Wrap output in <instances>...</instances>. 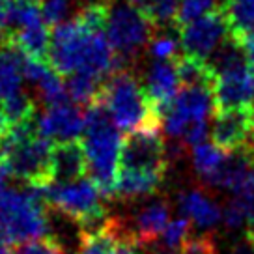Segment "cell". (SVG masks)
<instances>
[{
  "label": "cell",
  "mask_w": 254,
  "mask_h": 254,
  "mask_svg": "<svg viewBox=\"0 0 254 254\" xmlns=\"http://www.w3.org/2000/svg\"><path fill=\"white\" fill-rule=\"evenodd\" d=\"M247 241L254 245V219L247 224Z\"/></svg>",
  "instance_id": "40"
},
{
  "label": "cell",
  "mask_w": 254,
  "mask_h": 254,
  "mask_svg": "<svg viewBox=\"0 0 254 254\" xmlns=\"http://www.w3.org/2000/svg\"><path fill=\"white\" fill-rule=\"evenodd\" d=\"M217 9L215 0H182L178 6V13L174 19V26H183L187 23H192L200 17L207 15L209 11Z\"/></svg>",
  "instance_id": "25"
},
{
  "label": "cell",
  "mask_w": 254,
  "mask_h": 254,
  "mask_svg": "<svg viewBox=\"0 0 254 254\" xmlns=\"http://www.w3.org/2000/svg\"><path fill=\"white\" fill-rule=\"evenodd\" d=\"M213 107V88L183 86L163 112L161 126L168 136L182 138L187 146L194 148L206 142L207 116Z\"/></svg>",
  "instance_id": "7"
},
{
  "label": "cell",
  "mask_w": 254,
  "mask_h": 254,
  "mask_svg": "<svg viewBox=\"0 0 254 254\" xmlns=\"http://www.w3.org/2000/svg\"><path fill=\"white\" fill-rule=\"evenodd\" d=\"M36 126L41 135L53 142H71L84 133L86 112L80 111V105L64 101L47 107L36 118Z\"/></svg>",
  "instance_id": "12"
},
{
  "label": "cell",
  "mask_w": 254,
  "mask_h": 254,
  "mask_svg": "<svg viewBox=\"0 0 254 254\" xmlns=\"http://www.w3.org/2000/svg\"><path fill=\"white\" fill-rule=\"evenodd\" d=\"M11 41L23 51L24 56L36 60H49L51 51V32L45 23L30 28H21L9 34Z\"/></svg>",
  "instance_id": "21"
},
{
  "label": "cell",
  "mask_w": 254,
  "mask_h": 254,
  "mask_svg": "<svg viewBox=\"0 0 254 254\" xmlns=\"http://www.w3.org/2000/svg\"><path fill=\"white\" fill-rule=\"evenodd\" d=\"M97 105H103L114 126L122 131H138L161 127V116L151 107L144 86L127 69L114 73L105 82L103 94Z\"/></svg>",
  "instance_id": "5"
},
{
  "label": "cell",
  "mask_w": 254,
  "mask_h": 254,
  "mask_svg": "<svg viewBox=\"0 0 254 254\" xmlns=\"http://www.w3.org/2000/svg\"><path fill=\"white\" fill-rule=\"evenodd\" d=\"M9 129V122L6 120V116H4V112H2V109H0V138L4 136V133Z\"/></svg>",
  "instance_id": "38"
},
{
  "label": "cell",
  "mask_w": 254,
  "mask_h": 254,
  "mask_svg": "<svg viewBox=\"0 0 254 254\" xmlns=\"http://www.w3.org/2000/svg\"><path fill=\"white\" fill-rule=\"evenodd\" d=\"M155 24L144 13L140 8H136L129 2H118L112 4L107 21V38L111 41L116 55L122 56L127 62V58L135 56L140 49L153 40Z\"/></svg>",
  "instance_id": "8"
},
{
  "label": "cell",
  "mask_w": 254,
  "mask_h": 254,
  "mask_svg": "<svg viewBox=\"0 0 254 254\" xmlns=\"http://www.w3.org/2000/svg\"><path fill=\"white\" fill-rule=\"evenodd\" d=\"M151 254H180V251H176V249H168V247L159 245V247H155V249L151 251Z\"/></svg>",
  "instance_id": "39"
},
{
  "label": "cell",
  "mask_w": 254,
  "mask_h": 254,
  "mask_svg": "<svg viewBox=\"0 0 254 254\" xmlns=\"http://www.w3.org/2000/svg\"><path fill=\"white\" fill-rule=\"evenodd\" d=\"M11 254H62V247L55 238H41L34 241H26L13 249Z\"/></svg>",
  "instance_id": "30"
},
{
  "label": "cell",
  "mask_w": 254,
  "mask_h": 254,
  "mask_svg": "<svg viewBox=\"0 0 254 254\" xmlns=\"http://www.w3.org/2000/svg\"><path fill=\"white\" fill-rule=\"evenodd\" d=\"M228 254H254V245L253 243H239V245H236L234 249H232Z\"/></svg>",
  "instance_id": "35"
},
{
  "label": "cell",
  "mask_w": 254,
  "mask_h": 254,
  "mask_svg": "<svg viewBox=\"0 0 254 254\" xmlns=\"http://www.w3.org/2000/svg\"><path fill=\"white\" fill-rule=\"evenodd\" d=\"M213 99L217 112L254 109V67L241 62L217 73Z\"/></svg>",
  "instance_id": "11"
},
{
  "label": "cell",
  "mask_w": 254,
  "mask_h": 254,
  "mask_svg": "<svg viewBox=\"0 0 254 254\" xmlns=\"http://www.w3.org/2000/svg\"><path fill=\"white\" fill-rule=\"evenodd\" d=\"M254 131V109L221 111L211 127L213 144L224 151H238L249 146Z\"/></svg>",
  "instance_id": "13"
},
{
  "label": "cell",
  "mask_w": 254,
  "mask_h": 254,
  "mask_svg": "<svg viewBox=\"0 0 254 254\" xmlns=\"http://www.w3.org/2000/svg\"><path fill=\"white\" fill-rule=\"evenodd\" d=\"M183 86H209L215 84V71L206 58L182 55L174 60Z\"/></svg>",
  "instance_id": "22"
},
{
  "label": "cell",
  "mask_w": 254,
  "mask_h": 254,
  "mask_svg": "<svg viewBox=\"0 0 254 254\" xmlns=\"http://www.w3.org/2000/svg\"><path fill=\"white\" fill-rule=\"evenodd\" d=\"M127 2H129V4H133V6H136V8H140L142 11H146V9L150 8L155 0H127Z\"/></svg>",
  "instance_id": "36"
},
{
  "label": "cell",
  "mask_w": 254,
  "mask_h": 254,
  "mask_svg": "<svg viewBox=\"0 0 254 254\" xmlns=\"http://www.w3.org/2000/svg\"><path fill=\"white\" fill-rule=\"evenodd\" d=\"M176 30H178L180 47L185 51V55L200 56L206 60L230 36L228 23L222 15L221 8L209 11L207 15L200 17L192 23L178 26Z\"/></svg>",
  "instance_id": "10"
},
{
  "label": "cell",
  "mask_w": 254,
  "mask_h": 254,
  "mask_svg": "<svg viewBox=\"0 0 254 254\" xmlns=\"http://www.w3.org/2000/svg\"><path fill=\"white\" fill-rule=\"evenodd\" d=\"M182 213L200 230L215 228L222 221V209L211 196L204 194L198 189L183 190L180 194Z\"/></svg>",
  "instance_id": "18"
},
{
  "label": "cell",
  "mask_w": 254,
  "mask_h": 254,
  "mask_svg": "<svg viewBox=\"0 0 254 254\" xmlns=\"http://www.w3.org/2000/svg\"><path fill=\"white\" fill-rule=\"evenodd\" d=\"M41 192L47 204L79 224L80 238L101 232L111 222L103 204V192L90 176L73 182L51 183L41 187Z\"/></svg>",
  "instance_id": "4"
},
{
  "label": "cell",
  "mask_w": 254,
  "mask_h": 254,
  "mask_svg": "<svg viewBox=\"0 0 254 254\" xmlns=\"http://www.w3.org/2000/svg\"><path fill=\"white\" fill-rule=\"evenodd\" d=\"M174 60H165V62L155 60L146 73L144 90H146V95L150 99L151 107L157 111L161 118H163L165 109L172 103V99L178 95L180 86H182L180 73H178Z\"/></svg>",
  "instance_id": "14"
},
{
  "label": "cell",
  "mask_w": 254,
  "mask_h": 254,
  "mask_svg": "<svg viewBox=\"0 0 254 254\" xmlns=\"http://www.w3.org/2000/svg\"><path fill=\"white\" fill-rule=\"evenodd\" d=\"M55 142L38 131L36 118L9 126L0 138V161L6 163L13 178L32 187L53 183Z\"/></svg>",
  "instance_id": "2"
},
{
  "label": "cell",
  "mask_w": 254,
  "mask_h": 254,
  "mask_svg": "<svg viewBox=\"0 0 254 254\" xmlns=\"http://www.w3.org/2000/svg\"><path fill=\"white\" fill-rule=\"evenodd\" d=\"M236 196L245 202V206L251 209L253 219H254V163H253V167H251V170H249V174H247L243 185H241L239 190L236 192Z\"/></svg>",
  "instance_id": "32"
},
{
  "label": "cell",
  "mask_w": 254,
  "mask_h": 254,
  "mask_svg": "<svg viewBox=\"0 0 254 254\" xmlns=\"http://www.w3.org/2000/svg\"><path fill=\"white\" fill-rule=\"evenodd\" d=\"M228 155L230 151L221 150L213 142H202L192 148V167L209 183L226 163Z\"/></svg>",
  "instance_id": "23"
},
{
  "label": "cell",
  "mask_w": 254,
  "mask_h": 254,
  "mask_svg": "<svg viewBox=\"0 0 254 254\" xmlns=\"http://www.w3.org/2000/svg\"><path fill=\"white\" fill-rule=\"evenodd\" d=\"M88 161L79 140L55 144L53 153V183L73 182L86 178Z\"/></svg>",
  "instance_id": "16"
},
{
  "label": "cell",
  "mask_w": 254,
  "mask_h": 254,
  "mask_svg": "<svg viewBox=\"0 0 254 254\" xmlns=\"http://www.w3.org/2000/svg\"><path fill=\"white\" fill-rule=\"evenodd\" d=\"M163 180H165V174L120 168L116 182H114V196L124 200L150 196L153 192H157Z\"/></svg>",
  "instance_id": "19"
},
{
  "label": "cell",
  "mask_w": 254,
  "mask_h": 254,
  "mask_svg": "<svg viewBox=\"0 0 254 254\" xmlns=\"http://www.w3.org/2000/svg\"><path fill=\"white\" fill-rule=\"evenodd\" d=\"M114 254H140V245L136 243L135 239H126V241L116 249Z\"/></svg>",
  "instance_id": "34"
},
{
  "label": "cell",
  "mask_w": 254,
  "mask_h": 254,
  "mask_svg": "<svg viewBox=\"0 0 254 254\" xmlns=\"http://www.w3.org/2000/svg\"><path fill=\"white\" fill-rule=\"evenodd\" d=\"M190 226H192V224H190V221L187 217L170 221L168 226L165 228V232H163V236H161V245L180 251V249L185 245V241L189 239Z\"/></svg>",
  "instance_id": "27"
},
{
  "label": "cell",
  "mask_w": 254,
  "mask_h": 254,
  "mask_svg": "<svg viewBox=\"0 0 254 254\" xmlns=\"http://www.w3.org/2000/svg\"><path fill=\"white\" fill-rule=\"evenodd\" d=\"M47 62L62 77L86 73L103 80H109L126 65L105 32L92 30L77 19L53 28Z\"/></svg>",
  "instance_id": "1"
},
{
  "label": "cell",
  "mask_w": 254,
  "mask_h": 254,
  "mask_svg": "<svg viewBox=\"0 0 254 254\" xmlns=\"http://www.w3.org/2000/svg\"><path fill=\"white\" fill-rule=\"evenodd\" d=\"M241 43V47H243V53H245V58H247V64L254 67V34L251 36H247L243 40L239 41Z\"/></svg>",
  "instance_id": "33"
},
{
  "label": "cell",
  "mask_w": 254,
  "mask_h": 254,
  "mask_svg": "<svg viewBox=\"0 0 254 254\" xmlns=\"http://www.w3.org/2000/svg\"><path fill=\"white\" fill-rule=\"evenodd\" d=\"M253 221V213H251V209L245 206V202L243 200H239L238 196L234 200H230L226 207L222 209V222H224V226L226 228H230V230H238L241 226H245L249 222Z\"/></svg>",
  "instance_id": "28"
},
{
  "label": "cell",
  "mask_w": 254,
  "mask_h": 254,
  "mask_svg": "<svg viewBox=\"0 0 254 254\" xmlns=\"http://www.w3.org/2000/svg\"><path fill=\"white\" fill-rule=\"evenodd\" d=\"M40 8L43 21L51 28L71 21L69 15L73 11V0H40Z\"/></svg>",
  "instance_id": "26"
},
{
  "label": "cell",
  "mask_w": 254,
  "mask_h": 254,
  "mask_svg": "<svg viewBox=\"0 0 254 254\" xmlns=\"http://www.w3.org/2000/svg\"><path fill=\"white\" fill-rule=\"evenodd\" d=\"M170 222V207L167 200H155L144 206L131 222L129 236L138 245H148L163 236Z\"/></svg>",
  "instance_id": "15"
},
{
  "label": "cell",
  "mask_w": 254,
  "mask_h": 254,
  "mask_svg": "<svg viewBox=\"0 0 254 254\" xmlns=\"http://www.w3.org/2000/svg\"><path fill=\"white\" fill-rule=\"evenodd\" d=\"M49 217L40 187L8 185L0 190V234L9 243H26L47 238Z\"/></svg>",
  "instance_id": "6"
},
{
  "label": "cell",
  "mask_w": 254,
  "mask_h": 254,
  "mask_svg": "<svg viewBox=\"0 0 254 254\" xmlns=\"http://www.w3.org/2000/svg\"><path fill=\"white\" fill-rule=\"evenodd\" d=\"M80 144L86 153L90 178L103 196H114V182L120 172L124 138L103 105H92L86 109V126Z\"/></svg>",
  "instance_id": "3"
},
{
  "label": "cell",
  "mask_w": 254,
  "mask_h": 254,
  "mask_svg": "<svg viewBox=\"0 0 254 254\" xmlns=\"http://www.w3.org/2000/svg\"><path fill=\"white\" fill-rule=\"evenodd\" d=\"M178 47L180 41L174 40L172 36H153L150 41V55L157 60V62H165V60H174L178 58Z\"/></svg>",
  "instance_id": "29"
},
{
  "label": "cell",
  "mask_w": 254,
  "mask_h": 254,
  "mask_svg": "<svg viewBox=\"0 0 254 254\" xmlns=\"http://www.w3.org/2000/svg\"><path fill=\"white\" fill-rule=\"evenodd\" d=\"M180 254H217L213 239L207 236H198V238H189L185 245L180 249Z\"/></svg>",
  "instance_id": "31"
},
{
  "label": "cell",
  "mask_w": 254,
  "mask_h": 254,
  "mask_svg": "<svg viewBox=\"0 0 254 254\" xmlns=\"http://www.w3.org/2000/svg\"><path fill=\"white\" fill-rule=\"evenodd\" d=\"M219 8L236 41L254 34V0H224Z\"/></svg>",
  "instance_id": "20"
},
{
  "label": "cell",
  "mask_w": 254,
  "mask_h": 254,
  "mask_svg": "<svg viewBox=\"0 0 254 254\" xmlns=\"http://www.w3.org/2000/svg\"><path fill=\"white\" fill-rule=\"evenodd\" d=\"M11 253H13L11 251V243L0 234V254H11Z\"/></svg>",
  "instance_id": "37"
},
{
  "label": "cell",
  "mask_w": 254,
  "mask_h": 254,
  "mask_svg": "<svg viewBox=\"0 0 254 254\" xmlns=\"http://www.w3.org/2000/svg\"><path fill=\"white\" fill-rule=\"evenodd\" d=\"M120 168L165 174L167 148L161 135V127L138 129L129 133V136L124 138Z\"/></svg>",
  "instance_id": "9"
},
{
  "label": "cell",
  "mask_w": 254,
  "mask_h": 254,
  "mask_svg": "<svg viewBox=\"0 0 254 254\" xmlns=\"http://www.w3.org/2000/svg\"><path fill=\"white\" fill-rule=\"evenodd\" d=\"M0 109L4 112L9 126H17L28 120L36 118V103L26 92H19V94L8 97L4 103H0Z\"/></svg>",
  "instance_id": "24"
},
{
  "label": "cell",
  "mask_w": 254,
  "mask_h": 254,
  "mask_svg": "<svg viewBox=\"0 0 254 254\" xmlns=\"http://www.w3.org/2000/svg\"><path fill=\"white\" fill-rule=\"evenodd\" d=\"M23 51L8 36L0 43V103H4L11 95L23 92Z\"/></svg>",
  "instance_id": "17"
}]
</instances>
